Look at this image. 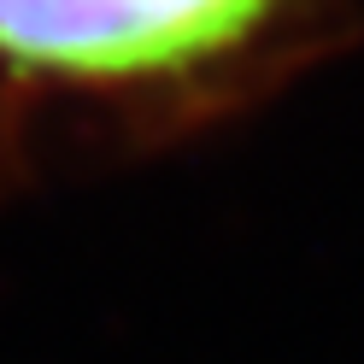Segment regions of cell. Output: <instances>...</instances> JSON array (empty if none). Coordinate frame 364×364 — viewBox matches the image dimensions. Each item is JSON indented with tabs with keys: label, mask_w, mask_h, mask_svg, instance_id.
I'll return each instance as SVG.
<instances>
[{
	"label": "cell",
	"mask_w": 364,
	"mask_h": 364,
	"mask_svg": "<svg viewBox=\"0 0 364 364\" xmlns=\"http://www.w3.org/2000/svg\"><path fill=\"white\" fill-rule=\"evenodd\" d=\"M353 0H0V95L188 135L300 77Z\"/></svg>",
	"instance_id": "cell-1"
}]
</instances>
